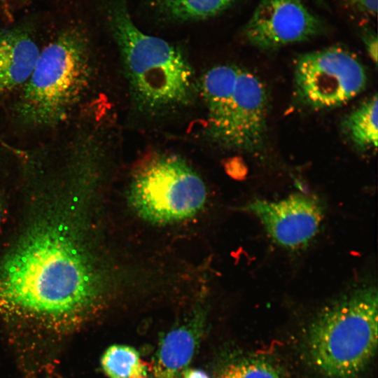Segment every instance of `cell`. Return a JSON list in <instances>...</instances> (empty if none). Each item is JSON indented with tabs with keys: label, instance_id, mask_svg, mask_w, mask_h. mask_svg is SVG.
Returning <instances> with one entry per match:
<instances>
[{
	"label": "cell",
	"instance_id": "obj_1",
	"mask_svg": "<svg viewBox=\"0 0 378 378\" xmlns=\"http://www.w3.org/2000/svg\"><path fill=\"white\" fill-rule=\"evenodd\" d=\"M77 224L48 213L0 260V316L28 345L60 341L98 311L100 275Z\"/></svg>",
	"mask_w": 378,
	"mask_h": 378
},
{
	"label": "cell",
	"instance_id": "obj_2",
	"mask_svg": "<svg viewBox=\"0 0 378 378\" xmlns=\"http://www.w3.org/2000/svg\"><path fill=\"white\" fill-rule=\"evenodd\" d=\"M112 25L129 92L139 111L155 115L192 104L198 84L181 50L141 31L125 11L115 13Z\"/></svg>",
	"mask_w": 378,
	"mask_h": 378
},
{
	"label": "cell",
	"instance_id": "obj_3",
	"mask_svg": "<svg viewBox=\"0 0 378 378\" xmlns=\"http://www.w3.org/2000/svg\"><path fill=\"white\" fill-rule=\"evenodd\" d=\"M197 84L206 110L205 137L227 150L262 153L269 97L260 78L242 66L225 64L209 69Z\"/></svg>",
	"mask_w": 378,
	"mask_h": 378
},
{
	"label": "cell",
	"instance_id": "obj_4",
	"mask_svg": "<svg viewBox=\"0 0 378 378\" xmlns=\"http://www.w3.org/2000/svg\"><path fill=\"white\" fill-rule=\"evenodd\" d=\"M377 292L358 287L329 305L314 320L307 349L314 366L328 378H355L377 346Z\"/></svg>",
	"mask_w": 378,
	"mask_h": 378
},
{
	"label": "cell",
	"instance_id": "obj_5",
	"mask_svg": "<svg viewBox=\"0 0 378 378\" xmlns=\"http://www.w3.org/2000/svg\"><path fill=\"white\" fill-rule=\"evenodd\" d=\"M88 43L76 27L60 31L41 52L17 104L24 124L52 127L64 120L90 80Z\"/></svg>",
	"mask_w": 378,
	"mask_h": 378
},
{
	"label": "cell",
	"instance_id": "obj_6",
	"mask_svg": "<svg viewBox=\"0 0 378 378\" xmlns=\"http://www.w3.org/2000/svg\"><path fill=\"white\" fill-rule=\"evenodd\" d=\"M206 199L202 178L182 157L158 152L141 160L132 172V207L143 218L167 223L188 218Z\"/></svg>",
	"mask_w": 378,
	"mask_h": 378
},
{
	"label": "cell",
	"instance_id": "obj_7",
	"mask_svg": "<svg viewBox=\"0 0 378 378\" xmlns=\"http://www.w3.org/2000/svg\"><path fill=\"white\" fill-rule=\"evenodd\" d=\"M296 94L307 106L327 109L346 104L365 87L367 76L359 59L332 46L300 55L295 65Z\"/></svg>",
	"mask_w": 378,
	"mask_h": 378
},
{
	"label": "cell",
	"instance_id": "obj_8",
	"mask_svg": "<svg viewBox=\"0 0 378 378\" xmlns=\"http://www.w3.org/2000/svg\"><path fill=\"white\" fill-rule=\"evenodd\" d=\"M321 28L302 0H261L244 28V36L253 46L271 50L308 40Z\"/></svg>",
	"mask_w": 378,
	"mask_h": 378
},
{
	"label": "cell",
	"instance_id": "obj_9",
	"mask_svg": "<svg viewBox=\"0 0 378 378\" xmlns=\"http://www.w3.org/2000/svg\"><path fill=\"white\" fill-rule=\"evenodd\" d=\"M244 209L259 218L276 243L293 249L305 246L313 239L323 216L321 202L302 194L276 202L255 200Z\"/></svg>",
	"mask_w": 378,
	"mask_h": 378
},
{
	"label": "cell",
	"instance_id": "obj_10",
	"mask_svg": "<svg viewBox=\"0 0 378 378\" xmlns=\"http://www.w3.org/2000/svg\"><path fill=\"white\" fill-rule=\"evenodd\" d=\"M40 52L27 27L19 26L0 31V93L27 81Z\"/></svg>",
	"mask_w": 378,
	"mask_h": 378
},
{
	"label": "cell",
	"instance_id": "obj_11",
	"mask_svg": "<svg viewBox=\"0 0 378 378\" xmlns=\"http://www.w3.org/2000/svg\"><path fill=\"white\" fill-rule=\"evenodd\" d=\"M202 321L200 316L167 332L161 340L149 378H180L199 344Z\"/></svg>",
	"mask_w": 378,
	"mask_h": 378
},
{
	"label": "cell",
	"instance_id": "obj_12",
	"mask_svg": "<svg viewBox=\"0 0 378 378\" xmlns=\"http://www.w3.org/2000/svg\"><path fill=\"white\" fill-rule=\"evenodd\" d=\"M377 96H372L345 119L343 127L351 142L360 150L377 147Z\"/></svg>",
	"mask_w": 378,
	"mask_h": 378
},
{
	"label": "cell",
	"instance_id": "obj_13",
	"mask_svg": "<svg viewBox=\"0 0 378 378\" xmlns=\"http://www.w3.org/2000/svg\"><path fill=\"white\" fill-rule=\"evenodd\" d=\"M104 373L109 378H149V367L133 347L115 344L101 358Z\"/></svg>",
	"mask_w": 378,
	"mask_h": 378
},
{
	"label": "cell",
	"instance_id": "obj_14",
	"mask_svg": "<svg viewBox=\"0 0 378 378\" xmlns=\"http://www.w3.org/2000/svg\"><path fill=\"white\" fill-rule=\"evenodd\" d=\"M214 378H281L277 368L258 357H245L223 365Z\"/></svg>",
	"mask_w": 378,
	"mask_h": 378
},
{
	"label": "cell",
	"instance_id": "obj_15",
	"mask_svg": "<svg viewBox=\"0 0 378 378\" xmlns=\"http://www.w3.org/2000/svg\"><path fill=\"white\" fill-rule=\"evenodd\" d=\"M234 0H162L166 8L182 19L212 16L227 8Z\"/></svg>",
	"mask_w": 378,
	"mask_h": 378
},
{
	"label": "cell",
	"instance_id": "obj_16",
	"mask_svg": "<svg viewBox=\"0 0 378 378\" xmlns=\"http://www.w3.org/2000/svg\"><path fill=\"white\" fill-rule=\"evenodd\" d=\"M360 10L375 15L377 11L378 0H351Z\"/></svg>",
	"mask_w": 378,
	"mask_h": 378
},
{
	"label": "cell",
	"instance_id": "obj_17",
	"mask_svg": "<svg viewBox=\"0 0 378 378\" xmlns=\"http://www.w3.org/2000/svg\"><path fill=\"white\" fill-rule=\"evenodd\" d=\"M367 52L371 59L377 64V39L376 36H368L365 40Z\"/></svg>",
	"mask_w": 378,
	"mask_h": 378
},
{
	"label": "cell",
	"instance_id": "obj_18",
	"mask_svg": "<svg viewBox=\"0 0 378 378\" xmlns=\"http://www.w3.org/2000/svg\"><path fill=\"white\" fill-rule=\"evenodd\" d=\"M181 378H210L204 371L197 369H186L182 374Z\"/></svg>",
	"mask_w": 378,
	"mask_h": 378
},
{
	"label": "cell",
	"instance_id": "obj_19",
	"mask_svg": "<svg viewBox=\"0 0 378 378\" xmlns=\"http://www.w3.org/2000/svg\"><path fill=\"white\" fill-rule=\"evenodd\" d=\"M2 204H1V198H0V217L1 216V213H2Z\"/></svg>",
	"mask_w": 378,
	"mask_h": 378
}]
</instances>
